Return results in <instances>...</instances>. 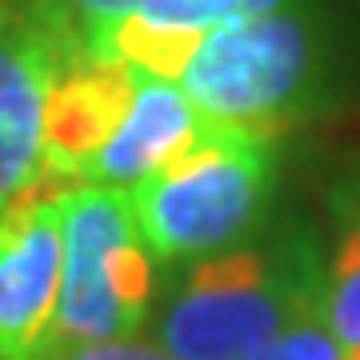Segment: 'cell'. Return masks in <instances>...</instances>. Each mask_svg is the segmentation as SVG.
I'll return each mask as SVG.
<instances>
[{
  "label": "cell",
  "instance_id": "6da1fadb",
  "mask_svg": "<svg viewBox=\"0 0 360 360\" xmlns=\"http://www.w3.org/2000/svg\"><path fill=\"white\" fill-rule=\"evenodd\" d=\"M324 272L309 245L232 248L196 260L160 312L156 340L176 360H245L284 328L321 316Z\"/></svg>",
  "mask_w": 360,
  "mask_h": 360
},
{
  "label": "cell",
  "instance_id": "7a4b0ae2",
  "mask_svg": "<svg viewBox=\"0 0 360 360\" xmlns=\"http://www.w3.org/2000/svg\"><path fill=\"white\" fill-rule=\"evenodd\" d=\"M208 124L276 141L304 120L324 80V32L304 4L232 20L196 44L180 72Z\"/></svg>",
  "mask_w": 360,
  "mask_h": 360
},
{
  "label": "cell",
  "instance_id": "3957f363",
  "mask_svg": "<svg viewBox=\"0 0 360 360\" xmlns=\"http://www.w3.org/2000/svg\"><path fill=\"white\" fill-rule=\"evenodd\" d=\"M276 172V141L205 124L184 153L132 188L136 229L148 257L205 260L260 220Z\"/></svg>",
  "mask_w": 360,
  "mask_h": 360
},
{
  "label": "cell",
  "instance_id": "277c9868",
  "mask_svg": "<svg viewBox=\"0 0 360 360\" xmlns=\"http://www.w3.org/2000/svg\"><path fill=\"white\" fill-rule=\"evenodd\" d=\"M65 272L49 345H101L141 333L153 304V257L132 196L84 184L65 196Z\"/></svg>",
  "mask_w": 360,
  "mask_h": 360
},
{
  "label": "cell",
  "instance_id": "5b68a950",
  "mask_svg": "<svg viewBox=\"0 0 360 360\" xmlns=\"http://www.w3.org/2000/svg\"><path fill=\"white\" fill-rule=\"evenodd\" d=\"M77 188L80 180L49 168L0 212V360H37L52 340L65 272L60 205Z\"/></svg>",
  "mask_w": 360,
  "mask_h": 360
},
{
  "label": "cell",
  "instance_id": "8992f818",
  "mask_svg": "<svg viewBox=\"0 0 360 360\" xmlns=\"http://www.w3.org/2000/svg\"><path fill=\"white\" fill-rule=\"evenodd\" d=\"M136 77L120 60H101V56H77L68 60L49 89L44 101V160L49 168L84 184V168L101 144L116 132L124 120L136 92Z\"/></svg>",
  "mask_w": 360,
  "mask_h": 360
},
{
  "label": "cell",
  "instance_id": "52a82bcc",
  "mask_svg": "<svg viewBox=\"0 0 360 360\" xmlns=\"http://www.w3.org/2000/svg\"><path fill=\"white\" fill-rule=\"evenodd\" d=\"M208 120L193 108V101L172 84L156 77H136V92L124 120L101 144V153L84 168V184L132 193L165 165H172L188 144L200 136Z\"/></svg>",
  "mask_w": 360,
  "mask_h": 360
},
{
  "label": "cell",
  "instance_id": "ba28073f",
  "mask_svg": "<svg viewBox=\"0 0 360 360\" xmlns=\"http://www.w3.org/2000/svg\"><path fill=\"white\" fill-rule=\"evenodd\" d=\"M340 212H348L340 224V236L333 245V260L324 272V300L321 316L336 345L348 352H360V188L345 193Z\"/></svg>",
  "mask_w": 360,
  "mask_h": 360
},
{
  "label": "cell",
  "instance_id": "9c48e42d",
  "mask_svg": "<svg viewBox=\"0 0 360 360\" xmlns=\"http://www.w3.org/2000/svg\"><path fill=\"white\" fill-rule=\"evenodd\" d=\"M288 4H296V0H141L129 16H136V20H144L153 28L208 37L220 25L276 13V8H288Z\"/></svg>",
  "mask_w": 360,
  "mask_h": 360
},
{
  "label": "cell",
  "instance_id": "30bf717a",
  "mask_svg": "<svg viewBox=\"0 0 360 360\" xmlns=\"http://www.w3.org/2000/svg\"><path fill=\"white\" fill-rule=\"evenodd\" d=\"M245 360H345V356H340V345L328 333L324 316H309V321L284 328L281 336H272L257 352H248Z\"/></svg>",
  "mask_w": 360,
  "mask_h": 360
},
{
  "label": "cell",
  "instance_id": "8fae6325",
  "mask_svg": "<svg viewBox=\"0 0 360 360\" xmlns=\"http://www.w3.org/2000/svg\"><path fill=\"white\" fill-rule=\"evenodd\" d=\"M37 360H176L165 348L136 340H101V345H44Z\"/></svg>",
  "mask_w": 360,
  "mask_h": 360
},
{
  "label": "cell",
  "instance_id": "7c38bea8",
  "mask_svg": "<svg viewBox=\"0 0 360 360\" xmlns=\"http://www.w3.org/2000/svg\"><path fill=\"white\" fill-rule=\"evenodd\" d=\"M49 172V160L13 144H0V212L13 205L20 193H28L40 176Z\"/></svg>",
  "mask_w": 360,
  "mask_h": 360
},
{
  "label": "cell",
  "instance_id": "4fadbf2b",
  "mask_svg": "<svg viewBox=\"0 0 360 360\" xmlns=\"http://www.w3.org/2000/svg\"><path fill=\"white\" fill-rule=\"evenodd\" d=\"M56 4L65 8V16L80 28V37H84V44H89L92 32H101V28L124 20L141 0H56Z\"/></svg>",
  "mask_w": 360,
  "mask_h": 360
},
{
  "label": "cell",
  "instance_id": "5bb4252c",
  "mask_svg": "<svg viewBox=\"0 0 360 360\" xmlns=\"http://www.w3.org/2000/svg\"><path fill=\"white\" fill-rule=\"evenodd\" d=\"M13 4H20V0H0V13H4V8H13Z\"/></svg>",
  "mask_w": 360,
  "mask_h": 360
},
{
  "label": "cell",
  "instance_id": "9a60e30c",
  "mask_svg": "<svg viewBox=\"0 0 360 360\" xmlns=\"http://www.w3.org/2000/svg\"><path fill=\"white\" fill-rule=\"evenodd\" d=\"M345 360H360V352H348V356Z\"/></svg>",
  "mask_w": 360,
  "mask_h": 360
}]
</instances>
